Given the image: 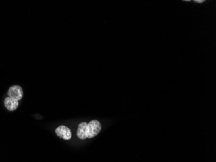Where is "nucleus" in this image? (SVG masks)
Listing matches in <instances>:
<instances>
[{"label": "nucleus", "mask_w": 216, "mask_h": 162, "mask_svg": "<svg viewBox=\"0 0 216 162\" xmlns=\"http://www.w3.org/2000/svg\"><path fill=\"white\" fill-rule=\"evenodd\" d=\"M23 90L20 86H13L9 88L8 95L9 97L16 100H20L23 97Z\"/></svg>", "instance_id": "nucleus-3"}, {"label": "nucleus", "mask_w": 216, "mask_h": 162, "mask_svg": "<svg viewBox=\"0 0 216 162\" xmlns=\"http://www.w3.org/2000/svg\"><path fill=\"white\" fill-rule=\"evenodd\" d=\"M205 0H195L194 2H196V3H203V2H205Z\"/></svg>", "instance_id": "nucleus-5"}, {"label": "nucleus", "mask_w": 216, "mask_h": 162, "mask_svg": "<svg viewBox=\"0 0 216 162\" xmlns=\"http://www.w3.org/2000/svg\"><path fill=\"white\" fill-rule=\"evenodd\" d=\"M101 129L102 126L97 120L91 121L88 124L86 122H82L78 126L76 136L81 140L92 138L99 134Z\"/></svg>", "instance_id": "nucleus-1"}, {"label": "nucleus", "mask_w": 216, "mask_h": 162, "mask_svg": "<svg viewBox=\"0 0 216 162\" xmlns=\"http://www.w3.org/2000/svg\"><path fill=\"white\" fill-rule=\"evenodd\" d=\"M5 107L10 111H13L17 108L18 106V101L17 100L14 99L10 97H7L5 99Z\"/></svg>", "instance_id": "nucleus-4"}, {"label": "nucleus", "mask_w": 216, "mask_h": 162, "mask_svg": "<svg viewBox=\"0 0 216 162\" xmlns=\"http://www.w3.org/2000/svg\"><path fill=\"white\" fill-rule=\"evenodd\" d=\"M55 132L56 135L59 136L60 138H63L64 140H70L71 138V131L67 126L61 125L56 128Z\"/></svg>", "instance_id": "nucleus-2"}]
</instances>
